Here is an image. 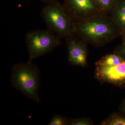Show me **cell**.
<instances>
[{"label": "cell", "mask_w": 125, "mask_h": 125, "mask_svg": "<svg viewBox=\"0 0 125 125\" xmlns=\"http://www.w3.org/2000/svg\"><path fill=\"white\" fill-rule=\"evenodd\" d=\"M114 54L120 56L125 61V44L122 43L120 45H118L114 49Z\"/></svg>", "instance_id": "14"}, {"label": "cell", "mask_w": 125, "mask_h": 125, "mask_svg": "<svg viewBox=\"0 0 125 125\" xmlns=\"http://www.w3.org/2000/svg\"><path fill=\"white\" fill-rule=\"evenodd\" d=\"M69 119L60 115H54L52 117L49 125H66L69 124Z\"/></svg>", "instance_id": "12"}, {"label": "cell", "mask_w": 125, "mask_h": 125, "mask_svg": "<svg viewBox=\"0 0 125 125\" xmlns=\"http://www.w3.org/2000/svg\"><path fill=\"white\" fill-rule=\"evenodd\" d=\"M121 36L122 40V43L125 44V30L121 34Z\"/></svg>", "instance_id": "16"}, {"label": "cell", "mask_w": 125, "mask_h": 125, "mask_svg": "<svg viewBox=\"0 0 125 125\" xmlns=\"http://www.w3.org/2000/svg\"><path fill=\"white\" fill-rule=\"evenodd\" d=\"M68 52V60L73 66L85 67L87 65V43L73 34L65 39Z\"/></svg>", "instance_id": "6"}, {"label": "cell", "mask_w": 125, "mask_h": 125, "mask_svg": "<svg viewBox=\"0 0 125 125\" xmlns=\"http://www.w3.org/2000/svg\"><path fill=\"white\" fill-rule=\"evenodd\" d=\"M93 125V121L89 118L83 117L75 119H69L70 125Z\"/></svg>", "instance_id": "13"}, {"label": "cell", "mask_w": 125, "mask_h": 125, "mask_svg": "<svg viewBox=\"0 0 125 125\" xmlns=\"http://www.w3.org/2000/svg\"><path fill=\"white\" fill-rule=\"evenodd\" d=\"M119 110L122 114L125 115V98L122 101L119 106Z\"/></svg>", "instance_id": "15"}, {"label": "cell", "mask_w": 125, "mask_h": 125, "mask_svg": "<svg viewBox=\"0 0 125 125\" xmlns=\"http://www.w3.org/2000/svg\"><path fill=\"white\" fill-rule=\"evenodd\" d=\"M104 13L110 15L117 4L118 0H94Z\"/></svg>", "instance_id": "11"}, {"label": "cell", "mask_w": 125, "mask_h": 125, "mask_svg": "<svg viewBox=\"0 0 125 125\" xmlns=\"http://www.w3.org/2000/svg\"><path fill=\"white\" fill-rule=\"evenodd\" d=\"M56 0H41V1L43 2V3H45L46 4H49V3L53 2V1H55Z\"/></svg>", "instance_id": "17"}, {"label": "cell", "mask_w": 125, "mask_h": 125, "mask_svg": "<svg viewBox=\"0 0 125 125\" xmlns=\"http://www.w3.org/2000/svg\"><path fill=\"white\" fill-rule=\"evenodd\" d=\"M125 61L120 56L114 54L107 55L103 57L95 63L96 67H112L120 64Z\"/></svg>", "instance_id": "9"}, {"label": "cell", "mask_w": 125, "mask_h": 125, "mask_svg": "<svg viewBox=\"0 0 125 125\" xmlns=\"http://www.w3.org/2000/svg\"><path fill=\"white\" fill-rule=\"evenodd\" d=\"M94 76L100 83H108L121 88H125V61L112 67H96Z\"/></svg>", "instance_id": "7"}, {"label": "cell", "mask_w": 125, "mask_h": 125, "mask_svg": "<svg viewBox=\"0 0 125 125\" xmlns=\"http://www.w3.org/2000/svg\"><path fill=\"white\" fill-rule=\"evenodd\" d=\"M63 6L73 22L104 13L94 0H64Z\"/></svg>", "instance_id": "5"}, {"label": "cell", "mask_w": 125, "mask_h": 125, "mask_svg": "<svg viewBox=\"0 0 125 125\" xmlns=\"http://www.w3.org/2000/svg\"><path fill=\"white\" fill-rule=\"evenodd\" d=\"M41 15L49 30L60 37L66 39L73 34V22L57 0L47 4Z\"/></svg>", "instance_id": "3"}, {"label": "cell", "mask_w": 125, "mask_h": 125, "mask_svg": "<svg viewBox=\"0 0 125 125\" xmlns=\"http://www.w3.org/2000/svg\"><path fill=\"white\" fill-rule=\"evenodd\" d=\"M10 81L14 88L40 103V70L37 65L29 61L14 65L11 68Z\"/></svg>", "instance_id": "2"}, {"label": "cell", "mask_w": 125, "mask_h": 125, "mask_svg": "<svg viewBox=\"0 0 125 125\" xmlns=\"http://www.w3.org/2000/svg\"><path fill=\"white\" fill-rule=\"evenodd\" d=\"M73 33L96 47H102L121 36L109 15L105 13L73 23Z\"/></svg>", "instance_id": "1"}, {"label": "cell", "mask_w": 125, "mask_h": 125, "mask_svg": "<svg viewBox=\"0 0 125 125\" xmlns=\"http://www.w3.org/2000/svg\"><path fill=\"white\" fill-rule=\"evenodd\" d=\"M109 15L121 35L125 30V0H118Z\"/></svg>", "instance_id": "8"}, {"label": "cell", "mask_w": 125, "mask_h": 125, "mask_svg": "<svg viewBox=\"0 0 125 125\" xmlns=\"http://www.w3.org/2000/svg\"><path fill=\"white\" fill-rule=\"evenodd\" d=\"M102 125H125V116L118 113H113L100 124Z\"/></svg>", "instance_id": "10"}, {"label": "cell", "mask_w": 125, "mask_h": 125, "mask_svg": "<svg viewBox=\"0 0 125 125\" xmlns=\"http://www.w3.org/2000/svg\"><path fill=\"white\" fill-rule=\"evenodd\" d=\"M60 37L50 30H37L28 32L25 42L29 56V62L51 52L60 45Z\"/></svg>", "instance_id": "4"}]
</instances>
